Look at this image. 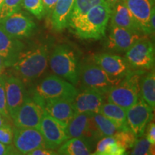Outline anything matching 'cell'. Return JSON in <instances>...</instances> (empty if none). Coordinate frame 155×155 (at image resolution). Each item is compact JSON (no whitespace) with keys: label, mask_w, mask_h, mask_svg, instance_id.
<instances>
[{"label":"cell","mask_w":155,"mask_h":155,"mask_svg":"<svg viewBox=\"0 0 155 155\" xmlns=\"http://www.w3.org/2000/svg\"><path fill=\"white\" fill-rule=\"evenodd\" d=\"M34 100L42 106L45 112L59 121L65 127L70 120L76 114L73 106V101L64 98Z\"/></svg>","instance_id":"cell-15"},{"label":"cell","mask_w":155,"mask_h":155,"mask_svg":"<svg viewBox=\"0 0 155 155\" xmlns=\"http://www.w3.org/2000/svg\"><path fill=\"white\" fill-rule=\"evenodd\" d=\"M140 78L139 73L129 71L106 94L108 101L121 106L126 111L129 109L140 97Z\"/></svg>","instance_id":"cell-4"},{"label":"cell","mask_w":155,"mask_h":155,"mask_svg":"<svg viewBox=\"0 0 155 155\" xmlns=\"http://www.w3.org/2000/svg\"></svg>","instance_id":"cell-44"},{"label":"cell","mask_w":155,"mask_h":155,"mask_svg":"<svg viewBox=\"0 0 155 155\" xmlns=\"http://www.w3.org/2000/svg\"><path fill=\"white\" fill-rule=\"evenodd\" d=\"M14 138V129L11 125L6 124L0 127V142L5 144H12Z\"/></svg>","instance_id":"cell-34"},{"label":"cell","mask_w":155,"mask_h":155,"mask_svg":"<svg viewBox=\"0 0 155 155\" xmlns=\"http://www.w3.org/2000/svg\"><path fill=\"white\" fill-rule=\"evenodd\" d=\"M150 125L147 129L146 138L147 141L153 145L155 144V125L154 122H150Z\"/></svg>","instance_id":"cell-37"},{"label":"cell","mask_w":155,"mask_h":155,"mask_svg":"<svg viewBox=\"0 0 155 155\" xmlns=\"http://www.w3.org/2000/svg\"><path fill=\"white\" fill-rule=\"evenodd\" d=\"M57 1L58 0H42L45 10V15H47L48 17L51 15L54 6H55V3L57 2Z\"/></svg>","instance_id":"cell-38"},{"label":"cell","mask_w":155,"mask_h":155,"mask_svg":"<svg viewBox=\"0 0 155 155\" xmlns=\"http://www.w3.org/2000/svg\"><path fill=\"white\" fill-rule=\"evenodd\" d=\"M24 48L25 45L19 39L9 35L0 27V56L5 68L12 67Z\"/></svg>","instance_id":"cell-20"},{"label":"cell","mask_w":155,"mask_h":155,"mask_svg":"<svg viewBox=\"0 0 155 155\" xmlns=\"http://www.w3.org/2000/svg\"><path fill=\"white\" fill-rule=\"evenodd\" d=\"M75 0H58L51 13V23L56 31L68 28Z\"/></svg>","instance_id":"cell-22"},{"label":"cell","mask_w":155,"mask_h":155,"mask_svg":"<svg viewBox=\"0 0 155 155\" xmlns=\"http://www.w3.org/2000/svg\"><path fill=\"white\" fill-rule=\"evenodd\" d=\"M22 7L38 19H42L45 16L42 0H23Z\"/></svg>","instance_id":"cell-30"},{"label":"cell","mask_w":155,"mask_h":155,"mask_svg":"<svg viewBox=\"0 0 155 155\" xmlns=\"http://www.w3.org/2000/svg\"><path fill=\"white\" fill-rule=\"evenodd\" d=\"M80 78L84 88L96 91L104 96L121 81L108 75L96 64H87L81 68Z\"/></svg>","instance_id":"cell-6"},{"label":"cell","mask_w":155,"mask_h":155,"mask_svg":"<svg viewBox=\"0 0 155 155\" xmlns=\"http://www.w3.org/2000/svg\"><path fill=\"white\" fill-rule=\"evenodd\" d=\"M92 113H76L65 127V132L69 138L77 137L90 141L102 138L95 124Z\"/></svg>","instance_id":"cell-7"},{"label":"cell","mask_w":155,"mask_h":155,"mask_svg":"<svg viewBox=\"0 0 155 155\" xmlns=\"http://www.w3.org/2000/svg\"><path fill=\"white\" fill-rule=\"evenodd\" d=\"M113 137L124 147L127 151L132 148L137 139L130 130H119L116 131Z\"/></svg>","instance_id":"cell-31"},{"label":"cell","mask_w":155,"mask_h":155,"mask_svg":"<svg viewBox=\"0 0 155 155\" xmlns=\"http://www.w3.org/2000/svg\"><path fill=\"white\" fill-rule=\"evenodd\" d=\"M140 97L154 110L155 108V73L150 72L140 81Z\"/></svg>","instance_id":"cell-26"},{"label":"cell","mask_w":155,"mask_h":155,"mask_svg":"<svg viewBox=\"0 0 155 155\" xmlns=\"http://www.w3.org/2000/svg\"><path fill=\"white\" fill-rule=\"evenodd\" d=\"M78 91L73 85L57 75H50L42 80L35 89L32 98H64L73 101Z\"/></svg>","instance_id":"cell-5"},{"label":"cell","mask_w":155,"mask_h":155,"mask_svg":"<svg viewBox=\"0 0 155 155\" xmlns=\"http://www.w3.org/2000/svg\"><path fill=\"white\" fill-rule=\"evenodd\" d=\"M154 110L141 97L127 110V121L129 129L137 138L143 137L147 126L153 119Z\"/></svg>","instance_id":"cell-8"},{"label":"cell","mask_w":155,"mask_h":155,"mask_svg":"<svg viewBox=\"0 0 155 155\" xmlns=\"http://www.w3.org/2000/svg\"><path fill=\"white\" fill-rule=\"evenodd\" d=\"M130 154L133 155L154 154V145L150 144L146 138H137Z\"/></svg>","instance_id":"cell-29"},{"label":"cell","mask_w":155,"mask_h":155,"mask_svg":"<svg viewBox=\"0 0 155 155\" xmlns=\"http://www.w3.org/2000/svg\"><path fill=\"white\" fill-rule=\"evenodd\" d=\"M99 113L113 122L119 130H130L127 125V111L121 106L108 101L104 103Z\"/></svg>","instance_id":"cell-23"},{"label":"cell","mask_w":155,"mask_h":155,"mask_svg":"<svg viewBox=\"0 0 155 155\" xmlns=\"http://www.w3.org/2000/svg\"><path fill=\"white\" fill-rule=\"evenodd\" d=\"M92 149L88 141L81 138H69L58 148V154L88 155L91 154Z\"/></svg>","instance_id":"cell-24"},{"label":"cell","mask_w":155,"mask_h":155,"mask_svg":"<svg viewBox=\"0 0 155 155\" xmlns=\"http://www.w3.org/2000/svg\"><path fill=\"white\" fill-rule=\"evenodd\" d=\"M125 58L134 68L152 69L154 65V45L147 38L142 39L126 52Z\"/></svg>","instance_id":"cell-10"},{"label":"cell","mask_w":155,"mask_h":155,"mask_svg":"<svg viewBox=\"0 0 155 155\" xmlns=\"http://www.w3.org/2000/svg\"><path fill=\"white\" fill-rule=\"evenodd\" d=\"M50 67L53 72L73 85L80 80L81 66L75 52L65 44L58 45L50 57Z\"/></svg>","instance_id":"cell-3"},{"label":"cell","mask_w":155,"mask_h":155,"mask_svg":"<svg viewBox=\"0 0 155 155\" xmlns=\"http://www.w3.org/2000/svg\"><path fill=\"white\" fill-rule=\"evenodd\" d=\"M7 119L2 114L0 113V127H2V126L6 124L7 123Z\"/></svg>","instance_id":"cell-40"},{"label":"cell","mask_w":155,"mask_h":155,"mask_svg":"<svg viewBox=\"0 0 155 155\" xmlns=\"http://www.w3.org/2000/svg\"><path fill=\"white\" fill-rule=\"evenodd\" d=\"M65 127L44 112L38 130L42 134L47 148L55 150L69 139Z\"/></svg>","instance_id":"cell-13"},{"label":"cell","mask_w":155,"mask_h":155,"mask_svg":"<svg viewBox=\"0 0 155 155\" xmlns=\"http://www.w3.org/2000/svg\"><path fill=\"white\" fill-rule=\"evenodd\" d=\"M23 0H4L0 8V19L20 10Z\"/></svg>","instance_id":"cell-32"},{"label":"cell","mask_w":155,"mask_h":155,"mask_svg":"<svg viewBox=\"0 0 155 155\" xmlns=\"http://www.w3.org/2000/svg\"><path fill=\"white\" fill-rule=\"evenodd\" d=\"M0 113L5 116L6 119H10L7 111V101H6L5 93V75H0Z\"/></svg>","instance_id":"cell-33"},{"label":"cell","mask_w":155,"mask_h":155,"mask_svg":"<svg viewBox=\"0 0 155 155\" xmlns=\"http://www.w3.org/2000/svg\"><path fill=\"white\" fill-rule=\"evenodd\" d=\"M104 96L91 89H83L73 100L76 113H99L104 104Z\"/></svg>","instance_id":"cell-19"},{"label":"cell","mask_w":155,"mask_h":155,"mask_svg":"<svg viewBox=\"0 0 155 155\" xmlns=\"http://www.w3.org/2000/svg\"><path fill=\"white\" fill-rule=\"evenodd\" d=\"M3 2H4V0H0V8H1V7H2V5Z\"/></svg>","instance_id":"cell-43"},{"label":"cell","mask_w":155,"mask_h":155,"mask_svg":"<svg viewBox=\"0 0 155 155\" xmlns=\"http://www.w3.org/2000/svg\"><path fill=\"white\" fill-rule=\"evenodd\" d=\"M94 60L96 65L112 77L122 79L129 71V64L121 56L101 53L95 55Z\"/></svg>","instance_id":"cell-17"},{"label":"cell","mask_w":155,"mask_h":155,"mask_svg":"<svg viewBox=\"0 0 155 155\" xmlns=\"http://www.w3.org/2000/svg\"><path fill=\"white\" fill-rule=\"evenodd\" d=\"M19 154L13 144H5L0 142V155Z\"/></svg>","instance_id":"cell-35"},{"label":"cell","mask_w":155,"mask_h":155,"mask_svg":"<svg viewBox=\"0 0 155 155\" xmlns=\"http://www.w3.org/2000/svg\"><path fill=\"white\" fill-rule=\"evenodd\" d=\"M106 1V0H75L69 22L83 16L93 7L105 2Z\"/></svg>","instance_id":"cell-28"},{"label":"cell","mask_w":155,"mask_h":155,"mask_svg":"<svg viewBox=\"0 0 155 155\" xmlns=\"http://www.w3.org/2000/svg\"><path fill=\"white\" fill-rule=\"evenodd\" d=\"M48 59L47 46L37 45L27 50H23L12 68L23 82L32 81L43 74L48 66Z\"/></svg>","instance_id":"cell-2"},{"label":"cell","mask_w":155,"mask_h":155,"mask_svg":"<svg viewBox=\"0 0 155 155\" xmlns=\"http://www.w3.org/2000/svg\"><path fill=\"white\" fill-rule=\"evenodd\" d=\"M13 145L19 154H27L39 147H46L42 134L35 128L14 129Z\"/></svg>","instance_id":"cell-14"},{"label":"cell","mask_w":155,"mask_h":155,"mask_svg":"<svg viewBox=\"0 0 155 155\" xmlns=\"http://www.w3.org/2000/svg\"><path fill=\"white\" fill-rule=\"evenodd\" d=\"M44 112L40 104L33 98L27 96L12 120L15 127L38 129Z\"/></svg>","instance_id":"cell-11"},{"label":"cell","mask_w":155,"mask_h":155,"mask_svg":"<svg viewBox=\"0 0 155 155\" xmlns=\"http://www.w3.org/2000/svg\"><path fill=\"white\" fill-rule=\"evenodd\" d=\"M5 64H4V61L2 58L1 56H0V75L2 74L4 71H5Z\"/></svg>","instance_id":"cell-41"},{"label":"cell","mask_w":155,"mask_h":155,"mask_svg":"<svg viewBox=\"0 0 155 155\" xmlns=\"http://www.w3.org/2000/svg\"><path fill=\"white\" fill-rule=\"evenodd\" d=\"M147 36L142 32L129 30L111 24L106 46L109 50L116 52H127L136 42L147 38Z\"/></svg>","instance_id":"cell-12"},{"label":"cell","mask_w":155,"mask_h":155,"mask_svg":"<svg viewBox=\"0 0 155 155\" xmlns=\"http://www.w3.org/2000/svg\"><path fill=\"white\" fill-rule=\"evenodd\" d=\"M94 154L96 155H123L127 154V150L113 136L101 139Z\"/></svg>","instance_id":"cell-25"},{"label":"cell","mask_w":155,"mask_h":155,"mask_svg":"<svg viewBox=\"0 0 155 155\" xmlns=\"http://www.w3.org/2000/svg\"><path fill=\"white\" fill-rule=\"evenodd\" d=\"M126 5L147 35H152L150 19L154 9V0H124Z\"/></svg>","instance_id":"cell-18"},{"label":"cell","mask_w":155,"mask_h":155,"mask_svg":"<svg viewBox=\"0 0 155 155\" xmlns=\"http://www.w3.org/2000/svg\"><path fill=\"white\" fill-rule=\"evenodd\" d=\"M0 27L9 35L19 40L30 37L36 25L28 15L19 10L0 19Z\"/></svg>","instance_id":"cell-9"},{"label":"cell","mask_w":155,"mask_h":155,"mask_svg":"<svg viewBox=\"0 0 155 155\" xmlns=\"http://www.w3.org/2000/svg\"><path fill=\"white\" fill-rule=\"evenodd\" d=\"M5 93L7 111L12 119L27 97L24 83L17 77L5 75Z\"/></svg>","instance_id":"cell-16"},{"label":"cell","mask_w":155,"mask_h":155,"mask_svg":"<svg viewBox=\"0 0 155 155\" xmlns=\"http://www.w3.org/2000/svg\"><path fill=\"white\" fill-rule=\"evenodd\" d=\"M58 154L54 150H51L47 147H39L35 150H32L29 153L28 155H53Z\"/></svg>","instance_id":"cell-36"},{"label":"cell","mask_w":155,"mask_h":155,"mask_svg":"<svg viewBox=\"0 0 155 155\" xmlns=\"http://www.w3.org/2000/svg\"><path fill=\"white\" fill-rule=\"evenodd\" d=\"M150 26L152 34H154L155 29V9H153L152 12V14H151L150 19Z\"/></svg>","instance_id":"cell-39"},{"label":"cell","mask_w":155,"mask_h":155,"mask_svg":"<svg viewBox=\"0 0 155 155\" xmlns=\"http://www.w3.org/2000/svg\"><path fill=\"white\" fill-rule=\"evenodd\" d=\"M106 1H107V2L109 4L110 6L112 7L116 3V2H117L118 0H106Z\"/></svg>","instance_id":"cell-42"},{"label":"cell","mask_w":155,"mask_h":155,"mask_svg":"<svg viewBox=\"0 0 155 155\" xmlns=\"http://www.w3.org/2000/svg\"><path fill=\"white\" fill-rule=\"evenodd\" d=\"M93 119L101 137H111L116 131H119L113 122L101 114H94L93 116Z\"/></svg>","instance_id":"cell-27"},{"label":"cell","mask_w":155,"mask_h":155,"mask_svg":"<svg viewBox=\"0 0 155 155\" xmlns=\"http://www.w3.org/2000/svg\"><path fill=\"white\" fill-rule=\"evenodd\" d=\"M111 13V7L106 1L83 16L70 21L68 28L83 40H100L105 36Z\"/></svg>","instance_id":"cell-1"},{"label":"cell","mask_w":155,"mask_h":155,"mask_svg":"<svg viewBox=\"0 0 155 155\" xmlns=\"http://www.w3.org/2000/svg\"><path fill=\"white\" fill-rule=\"evenodd\" d=\"M110 19L111 25L144 33L140 25L128 9L124 0H118L115 5L111 7Z\"/></svg>","instance_id":"cell-21"}]
</instances>
